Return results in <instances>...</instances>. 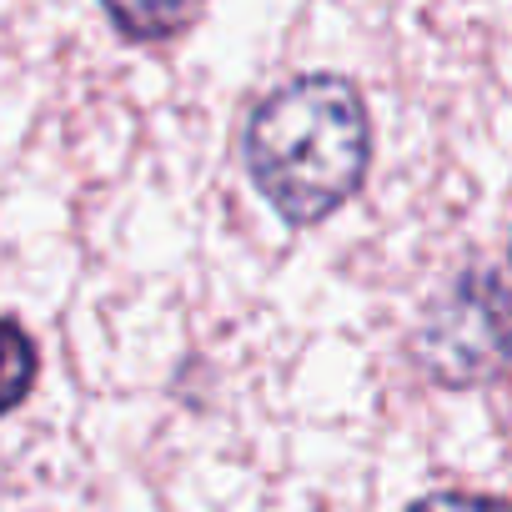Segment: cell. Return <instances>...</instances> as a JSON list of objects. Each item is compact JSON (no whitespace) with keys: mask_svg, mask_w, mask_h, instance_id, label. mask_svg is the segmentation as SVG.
I'll list each match as a JSON object with an SVG mask.
<instances>
[{"mask_svg":"<svg viewBox=\"0 0 512 512\" xmlns=\"http://www.w3.org/2000/svg\"><path fill=\"white\" fill-rule=\"evenodd\" d=\"M507 262H512V251H507Z\"/></svg>","mask_w":512,"mask_h":512,"instance_id":"8992f818","label":"cell"},{"mask_svg":"<svg viewBox=\"0 0 512 512\" xmlns=\"http://www.w3.org/2000/svg\"><path fill=\"white\" fill-rule=\"evenodd\" d=\"M101 6L126 41H171L196 16V0H101Z\"/></svg>","mask_w":512,"mask_h":512,"instance_id":"277c9868","label":"cell"},{"mask_svg":"<svg viewBox=\"0 0 512 512\" xmlns=\"http://www.w3.org/2000/svg\"><path fill=\"white\" fill-rule=\"evenodd\" d=\"M412 357L427 382L462 392L492 382L512 362V277L492 267L457 272L422 312Z\"/></svg>","mask_w":512,"mask_h":512,"instance_id":"7a4b0ae2","label":"cell"},{"mask_svg":"<svg viewBox=\"0 0 512 512\" xmlns=\"http://www.w3.org/2000/svg\"><path fill=\"white\" fill-rule=\"evenodd\" d=\"M241 156L282 221L317 226L357 196L372 161V121L352 81L297 76L251 111Z\"/></svg>","mask_w":512,"mask_h":512,"instance_id":"6da1fadb","label":"cell"},{"mask_svg":"<svg viewBox=\"0 0 512 512\" xmlns=\"http://www.w3.org/2000/svg\"><path fill=\"white\" fill-rule=\"evenodd\" d=\"M36 377H41V352H36V337H31V332H26L16 317L0 312V417L16 412V407L31 397Z\"/></svg>","mask_w":512,"mask_h":512,"instance_id":"3957f363","label":"cell"},{"mask_svg":"<svg viewBox=\"0 0 512 512\" xmlns=\"http://www.w3.org/2000/svg\"><path fill=\"white\" fill-rule=\"evenodd\" d=\"M407 512H512V502L487 497V492H427Z\"/></svg>","mask_w":512,"mask_h":512,"instance_id":"5b68a950","label":"cell"}]
</instances>
